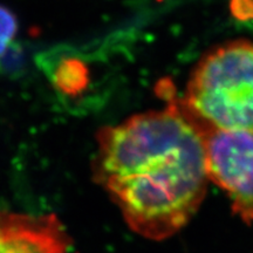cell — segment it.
I'll return each instance as SVG.
<instances>
[{"mask_svg": "<svg viewBox=\"0 0 253 253\" xmlns=\"http://www.w3.org/2000/svg\"><path fill=\"white\" fill-rule=\"evenodd\" d=\"M162 110L137 114L97 134L95 177L131 230L153 240L181 231L207 195L202 136L166 91Z\"/></svg>", "mask_w": 253, "mask_h": 253, "instance_id": "6da1fadb", "label": "cell"}, {"mask_svg": "<svg viewBox=\"0 0 253 253\" xmlns=\"http://www.w3.org/2000/svg\"><path fill=\"white\" fill-rule=\"evenodd\" d=\"M179 101L217 128L253 130V41L230 40L209 49L192 69Z\"/></svg>", "mask_w": 253, "mask_h": 253, "instance_id": "7a4b0ae2", "label": "cell"}, {"mask_svg": "<svg viewBox=\"0 0 253 253\" xmlns=\"http://www.w3.org/2000/svg\"><path fill=\"white\" fill-rule=\"evenodd\" d=\"M182 109L202 136L209 181L229 196L232 211L253 225V130L220 129Z\"/></svg>", "mask_w": 253, "mask_h": 253, "instance_id": "3957f363", "label": "cell"}, {"mask_svg": "<svg viewBox=\"0 0 253 253\" xmlns=\"http://www.w3.org/2000/svg\"><path fill=\"white\" fill-rule=\"evenodd\" d=\"M68 246L55 216L0 212V253H66Z\"/></svg>", "mask_w": 253, "mask_h": 253, "instance_id": "277c9868", "label": "cell"}, {"mask_svg": "<svg viewBox=\"0 0 253 253\" xmlns=\"http://www.w3.org/2000/svg\"><path fill=\"white\" fill-rule=\"evenodd\" d=\"M48 74L54 84L55 89L66 99L75 100V96L84 93L88 87L87 66L81 59L75 56H65L48 69Z\"/></svg>", "mask_w": 253, "mask_h": 253, "instance_id": "5b68a950", "label": "cell"}, {"mask_svg": "<svg viewBox=\"0 0 253 253\" xmlns=\"http://www.w3.org/2000/svg\"><path fill=\"white\" fill-rule=\"evenodd\" d=\"M18 32V20L13 12L0 5V59L12 45Z\"/></svg>", "mask_w": 253, "mask_h": 253, "instance_id": "8992f818", "label": "cell"}, {"mask_svg": "<svg viewBox=\"0 0 253 253\" xmlns=\"http://www.w3.org/2000/svg\"><path fill=\"white\" fill-rule=\"evenodd\" d=\"M230 9L238 20H253V0H231Z\"/></svg>", "mask_w": 253, "mask_h": 253, "instance_id": "52a82bcc", "label": "cell"}]
</instances>
